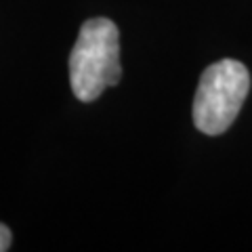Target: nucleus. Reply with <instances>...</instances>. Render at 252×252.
Here are the masks:
<instances>
[{
  "mask_svg": "<svg viewBox=\"0 0 252 252\" xmlns=\"http://www.w3.org/2000/svg\"><path fill=\"white\" fill-rule=\"evenodd\" d=\"M122 78L120 32L112 19L94 17L82 23L69 55V84L78 101L91 103Z\"/></svg>",
  "mask_w": 252,
  "mask_h": 252,
  "instance_id": "1",
  "label": "nucleus"
},
{
  "mask_svg": "<svg viewBox=\"0 0 252 252\" xmlns=\"http://www.w3.org/2000/svg\"><path fill=\"white\" fill-rule=\"evenodd\" d=\"M250 91L244 63L220 59L204 69L193 97V124L204 135L217 137L233 124Z\"/></svg>",
  "mask_w": 252,
  "mask_h": 252,
  "instance_id": "2",
  "label": "nucleus"
},
{
  "mask_svg": "<svg viewBox=\"0 0 252 252\" xmlns=\"http://www.w3.org/2000/svg\"><path fill=\"white\" fill-rule=\"evenodd\" d=\"M11 242H13L11 229H9V227H6L4 223H0V252L9 250V248H11Z\"/></svg>",
  "mask_w": 252,
  "mask_h": 252,
  "instance_id": "3",
  "label": "nucleus"
}]
</instances>
